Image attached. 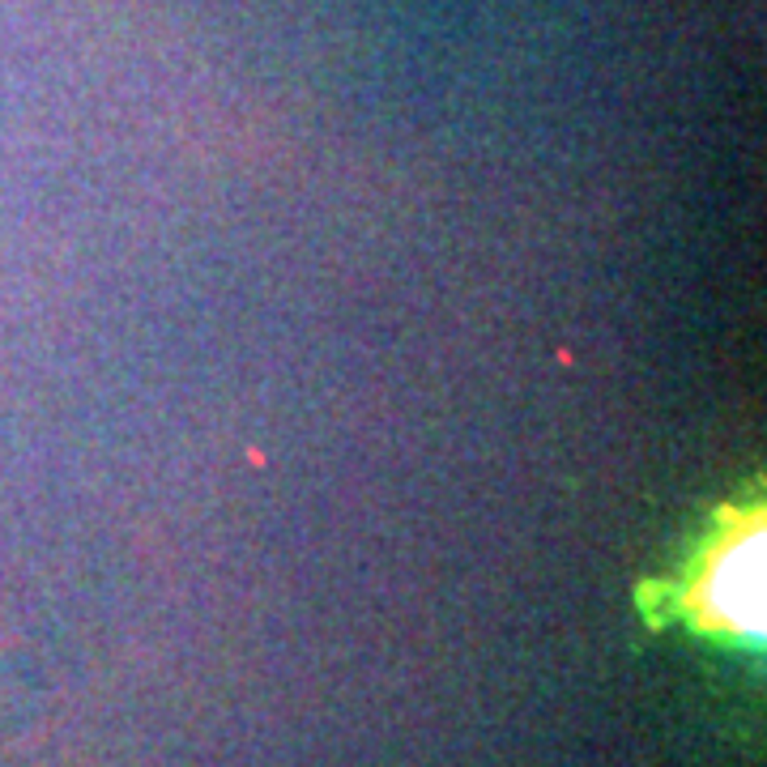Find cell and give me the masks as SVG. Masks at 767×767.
<instances>
[{
    "mask_svg": "<svg viewBox=\"0 0 767 767\" xmlns=\"http://www.w3.org/2000/svg\"><path fill=\"white\" fill-rule=\"evenodd\" d=\"M708 601L720 623L742 627V631L759 627V614H763V537H759V529L738 537L716 558V567L708 576Z\"/></svg>",
    "mask_w": 767,
    "mask_h": 767,
    "instance_id": "cell-1",
    "label": "cell"
}]
</instances>
